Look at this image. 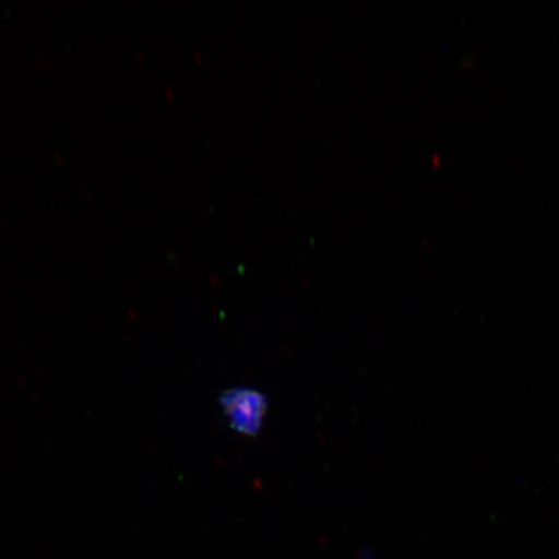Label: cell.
Segmentation results:
<instances>
[{"label":"cell","mask_w":559,"mask_h":559,"mask_svg":"<svg viewBox=\"0 0 559 559\" xmlns=\"http://www.w3.org/2000/svg\"><path fill=\"white\" fill-rule=\"evenodd\" d=\"M219 403L230 428L242 436L260 435L269 408L267 396L253 389L235 388L222 394Z\"/></svg>","instance_id":"1"}]
</instances>
